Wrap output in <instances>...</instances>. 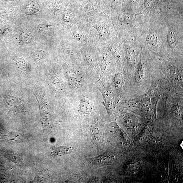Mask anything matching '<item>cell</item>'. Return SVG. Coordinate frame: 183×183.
I'll use <instances>...</instances> for the list:
<instances>
[{"label": "cell", "mask_w": 183, "mask_h": 183, "mask_svg": "<svg viewBox=\"0 0 183 183\" xmlns=\"http://www.w3.org/2000/svg\"><path fill=\"white\" fill-rule=\"evenodd\" d=\"M162 20L146 16L137 30L136 40L143 51L164 57L165 40Z\"/></svg>", "instance_id": "6da1fadb"}, {"label": "cell", "mask_w": 183, "mask_h": 183, "mask_svg": "<svg viewBox=\"0 0 183 183\" xmlns=\"http://www.w3.org/2000/svg\"><path fill=\"white\" fill-rule=\"evenodd\" d=\"M183 12L168 10L163 18L164 57L183 60Z\"/></svg>", "instance_id": "7a4b0ae2"}, {"label": "cell", "mask_w": 183, "mask_h": 183, "mask_svg": "<svg viewBox=\"0 0 183 183\" xmlns=\"http://www.w3.org/2000/svg\"><path fill=\"white\" fill-rule=\"evenodd\" d=\"M168 92L183 97V60L152 55Z\"/></svg>", "instance_id": "3957f363"}, {"label": "cell", "mask_w": 183, "mask_h": 183, "mask_svg": "<svg viewBox=\"0 0 183 183\" xmlns=\"http://www.w3.org/2000/svg\"><path fill=\"white\" fill-rule=\"evenodd\" d=\"M151 83V69L147 53L142 51L138 62L130 74L128 97Z\"/></svg>", "instance_id": "277c9868"}, {"label": "cell", "mask_w": 183, "mask_h": 183, "mask_svg": "<svg viewBox=\"0 0 183 183\" xmlns=\"http://www.w3.org/2000/svg\"><path fill=\"white\" fill-rule=\"evenodd\" d=\"M142 51L136 39L124 41L123 54L126 69L130 74L136 66Z\"/></svg>", "instance_id": "5b68a950"}, {"label": "cell", "mask_w": 183, "mask_h": 183, "mask_svg": "<svg viewBox=\"0 0 183 183\" xmlns=\"http://www.w3.org/2000/svg\"><path fill=\"white\" fill-rule=\"evenodd\" d=\"M100 90L104 98L102 104L106 108L108 115H110L115 109L116 104L117 100H119V98L113 93L109 85L106 89Z\"/></svg>", "instance_id": "8992f818"}, {"label": "cell", "mask_w": 183, "mask_h": 183, "mask_svg": "<svg viewBox=\"0 0 183 183\" xmlns=\"http://www.w3.org/2000/svg\"><path fill=\"white\" fill-rule=\"evenodd\" d=\"M106 153L97 156L89 158V162L92 166L96 167H101L106 165L109 162V156Z\"/></svg>", "instance_id": "52a82bcc"}, {"label": "cell", "mask_w": 183, "mask_h": 183, "mask_svg": "<svg viewBox=\"0 0 183 183\" xmlns=\"http://www.w3.org/2000/svg\"><path fill=\"white\" fill-rule=\"evenodd\" d=\"M73 149L68 146H61L51 148L50 153L54 156H62L71 153Z\"/></svg>", "instance_id": "ba28073f"}, {"label": "cell", "mask_w": 183, "mask_h": 183, "mask_svg": "<svg viewBox=\"0 0 183 183\" xmlns=\"http://www.w3.org/2000/svg\"><path fill=\"white\" fill-rule=\"evenodd\" d=\"M91 130L94 140L98 142H100L102 137V130L100 128V126L97 124H94Z\"/></svg>", "instance_id": "9c48e42d"}, {"label": "cell", "mask_w": 183, "mask_h": 183, "mask_svg": "<svg viewBox=\"0 0 183 183\" xmlns=\"http://www.w3.org/2000/svg\"><path fill=\"white\" fill-rule=\"evenodd\" d=\"M91 108L89 101L84 98L81 99L80 104L81 112L86 114H89L91 112Z\"/></svg>", "instance_id": "30bf717a"}, {"label": "cell", "mask_w": 183, "mask_h": 183, "mask_svg": "<svg viewBox=\"0 0 183 183\" xmlns=\"http://www.w3.org/2000/svg\"><path fill=\"white\" fill-rule=\"evenodd\" d=\"M38 30L41 33L45 34H49L53 31V28L51 25L41 24L38 27Z\"/></svg>", "instance_id": "8fae6325"}, {"label": "cell", "mask_w": 183, "mask_h": 183, "mask_svg": "<svg viewBox=\"0 0 183 183\" xmlns=\"http://www.w3.org/2000/svg\"><path fill=\"white\" fill-rule=\"evenodd\" d=\"M21 39L23 42L24 43H29L31 41V35L27 33H23L21 34Z\"/></svg>", "instance_id": "7c38bea8"}, {"label": "cell", "mask_w": 183, "mask_h": 183, "mask_svg": "<svg viewBox=\"0 0 183 183\" xmlns=\"http://www.w3.org/2000/svg\"><path fill=\"white\" fill-rule=\"evenodd\" d=\"M43 52L41 51H38L34 53L33 59L35 61H39L43 59Z\"/></svg>", "instance_id": "4fadbf2b"}, {"label": "cell", "mask_w": 183, "mask_h": 183, "mask_svg": "<svg viewBox=\"0 0 183 183\" xmlns=\"http://www.w3.org/2000/svg\"><path fill=\"white\" fill-rule=\"evenodd\" d=\"M15 61L17 64L21 67L22 68H24V67L26 66V63L25 62L24 60L21 59V58H17Z\"/></svg>", "instance_id": "5bb4252c"}, {"label": "cell", "mask_w": 183, "mask_h": 183, "mask_svg": "<svg viewBox=\"0 0 183 183\" xmlns=\"http://www.w3.org/2000/svg\"><path fill=\"white\" fill-rule=\"evenodd\" d=\"M73 37L75 39L79 41H83L85 39L84 35L82 34L79 33H76L74 34Z\"/></svg>", "instance_id": "9a60e30c"}, {"label": "cell", "mask_w": 183, "mask_h": 183, "mask_svg": "<svg viewBox=\"0 0 183 183\" xmlns=\"http://www.w3.org/2000/svg\"><path fill=\"white\" fill-rule=\"evenodd\" d=\"M64 18L65 21H70L71 20V15L69 13H67L65 14Z\"/></svg>", "instance_id": "2e32d148"}, {"label": "cell", "mask_w": 183, "mask_h": 183, "mask_svg": "<svg viewBox=\"0 0 183 183\" xmlns=\"http://www.w3.org/2000/svg\"><path fill=\"white\" fill-rule=\"evenodd\" d=\"M86 58L88 61L89 63H92L93 62V59L91 56L90 55H88L86 56Z\"/></svg>", "instance_id": "e0dca14e"}]
</instances>
